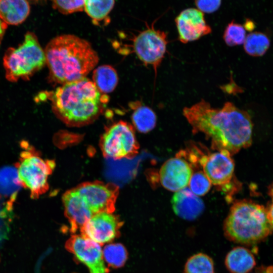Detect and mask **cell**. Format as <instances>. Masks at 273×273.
Returning a JSON list of instances; mask_svg holds the SVG:
<instances>
[{
    "instance_id": "d6986e66",
    "label": "cell",
    "mask_w": 273,
    "mask_h": 273,
    "mask_svg": "<svg viewBox=\"0 0 273 273\" xmlns=\"http://www.w3.org/2000/svg\"><path fill=\"white\" fill-rule=\"evenodd\" d=\"M93 81L102 94L113 91L118 82L116 70L109 65H103L94 69Z\"/></svg>"
},
{
    "instance_id": "52a82bcc",
    "label": "cell",
    "mask_w": 273,
    "mask_h": 273,
    "mask_svg": "<svg viewBox=\"0 0 273 273\" xmlns=\"http://www.w3.org/2000/svg\"><path fill=\"white\" fill-rule=\"evenodd\" d=\"M100 147L105 158L115 160L132 159L140 149L134 127L121 120L105 128L100 138Z\"/></svg>"
},
{
    "instance_id": "9c48e42d",
    "label": "cell",
    "mask_w": 273,
    "mask_h": 273,
    "mask_svg": "<svg viewBox=\"0 0 273 273\" xmlns=\"http://www.w3.org/2000/svg\"><path fill=\"white\" fill-rule=\"evenodd\" d=\"M74 188L94 214L114 212L119 192L116 185L95 180L82 183Z\"/></svg>"
},
{
    "instance_id": "f1b7e54d",
    "label": "cell",
    "mask_w": 273,
    "mask_h": 273,
    "mask_svg": "<svg viewBox=\"0 0 273 273\" xmlns=\"http://www.w3.org/2000/svg\"><path fill=\"white\" fill-rule=\"evenodd\" d=\"M268 194L270 201L266 208L267 216L273 230V182L268 187Z\"/></svg>"
},
{
    "instance_id": "277c9868",
    "label": "cell",
    "mask_w": 273,
    "mask_h": 273,
    "mask_svg": "<svg viewBox=\"0 0 273 273\" xmlns=\"http://www.w3.org/2000/svg\"><path fill=\"white\" fill-rule=\"evenodd\" d=\"M272 230L266 208L248 200L236 201L223 223L224 234L228 240L246 245L264 240Z\"/></svg>"
},
{
    "instance_id": "7a4b0ae2",
    "label": "cell",
    "mask_w": 273,
    "mask_h": 273,
    "mask_svg": "<svg viewBox=\"0 0 273 273\" xmlns=\"http://www.w3.org/2000/svg\"><path fill=\"white\" fill-rule=\"evenodd\" d=\"M53 112L66 125L81 127L94 122L108 101L86 77L67 83L47 94Z\"/></svg>"
},
{
    "instance_id": "ac0fdd59",
    "label": "cell",
    "mask_w": 273,
    "mask_h": 273,
    "mask_svg": "<svg viewBox=\"0 0 273 273\" xmlns=\"http://www.w3.org/2000/svg\"><path fill=\"white\" fill-rule=\"evenodd\" d=\"M29 12L30 6L27 0H0V19L6 24H21Z\"/></svg>"
},
{
    "instance_id": "7402d4cb",
    "label": "cell",
    "mask_w": 273,
    "mask_h": 273,
    "mask_svg": "<svg viewBox=\"0 0 273 273\" xmlns=\"http://www.w3.org/2000/svg\"><path fill=\"white\" fill-rule=\"evenodd\" d=\"M269 45V39L265 34L255 32L246 36L244 48L247 54L257 57L264 55Z\"/></svg>"
},
{
    "instance_id": "5b68a950",
    "label": "cell",
    "mask_w": 273,
    "mask_h": 273,
    "mask_svg": "<svg viewBox=\"0 0 273 273\" xmlns=\"http://www.w3.org/2000/svg\"><path fill=\"white\" fill-rule=\"evenodd\" d=\"M3 64L6 78L11 82L27 80L46 64L44 51L36 36L28 32L17 48H10L5 52Z\"/></svg>"
},
{
    "instance_id": "3957f363",
    "label": "cell",
    "mask_w": 273,
    "mask_h": 273,
    "mask_svg": "<svg viewBox=\"0 0 273 273\" xmlns=\"http://www.w3.org/2000/svg\"><path fill=\"white\" fill-rule=\"evenodd\" d=\"M44 51L49 80L54 84L62 85L86 77L99 60L88 41L73 34L53 38Z\"/></svg>"
},
{
    "instance_id": "f546056e",
    "label": "cell",
    "mask_w": 273,
    "mask_h": 273,
    "mask_svg": "<svg viewBox=\"0 0 273 273\" xmlns=\"http://www.w3.org/2000/svg\"><path fill=\"white\" fill-rule=\"evenodd\" d=\"M6 28L7 24H6L0 19V43Z\"/></svg>"
},
{
    "instance_id": "4fadbf2b",
    "label": "cell",
    "mask_w": 273,
    "mask_h": 273,
    "mask_svg": "<svg viewBox=\"0 0 273 273\" xmlns=\"http://www.w3.org/2000/svg\"><path fill=\"white\" fill-rule=\"evenodd\" d=\"M175 22L180 42L187 43L210 33V26L206 22L203 13L195 8L181 11Z\"/></svg>"
},
{
    "instance_id": "1f68e13d",
    "label": "cell",
    "mask_w": 273,
    "mask_h": 273,
    "mask_svg": "<svg viewBox=\"0 0 273 273\" xmlns=\"http://www.w3.org/2000/svg\"><path fill=\"white\" fill-rule=\"evenodd\" d=\"M264 273H273V266H269L265 269Z\"/></svg>"
},
{
    "instance_id": "7c38bea8",
    "label": "cell",
    "mask_w": 273,
    "mask_h": 273,
    "mask_svg": "<svg viewBox=\"0 0 273 273\" xmlns=\"http://www.w3.org/2000/svg\"><path fill=\"white\" fill-rule=\"evenodd\" d=\"M123 224L113 213L101 212L94 214L80 231L81 235L103 245L119 236Z\"/></svg>"
},
{
    "instance_id": "ffe728a7",
    "label": "cell",
    "mask_w": 273,
    "mask_h": 273,
    "mask_svg": "<svg viewBox=\"0 0 273 273\" xmlns=\"http://www.w3.org/2000/svg\"><path fill=\"white\" fill-rule=\"evenodd\" d=\"M134 111L131 119L133 127L139 132L147 133L154 128L157 117L154 111L138 101L134 104Z\"/></svg>"
},
{
    "instance_id": "cb8c5ba5",
    "label": "cell",
    "mask_w": 273,
    "mask_h": 273,
    "mask_svg": "<svg viewBox=\"0 0 273 273\" xmlns=\"http://www.w3.org/2000/svg\"><path fill=\"white\" fill-rule=\"evenodd\" d=\"M102 252L103 259L109 266L113 268L122 267L127 259L126 249L123 245L119 243L106 245Z\"/></svg>"
},
{
    "instance_id": "e0dca14e",
    "label": "cell",
    "mask_w": 273,
    "mask_h": 273,
    "mask_svg": "<svg viewBox=\"0 0 273 273\" xmlns=\"http://www.w3.org/2000/svg\"><path fill=\"white\" fill-rule=\"evenodd\" d=\"M225 265L231 273H248L256 264L251 252L243 247L233 248L226 255Z\"/></svg>"
},
{
    "instance_id": "44dd1931",
    "label": "cell",
    "mask_w": 273,
    "mask_h": 273,
    "mask_svg": "<svg viewBox=\"0 0 273 273\" xmlns=\"http://www.w3.org/2000/svg\"><path fill=\"white\" fill-rule=\"evenodd\" d=\"M115 0H84V10L96 25L108 19Z\"/></svg>"
},
{
    "instance_id": "8992f818",
    "label": "cell",
    "mask_w": 273,
    "mask_h": 273,
    "mask_svg": "<svg viewBox=\"0 0 273 273\" xmlns=\"http://www.w3.org/2000/svg\"><path fill=\"white\" fill-rule=\"evenodd\" d=\"M20 153L16 167L20 185L27 189L32 199H37L49 190V176L55 167L54 160L44 159L26 141L21 143Z\"/></svg>"
},
{
    "instance_id": "603a6c76",
    "label": "cell",
    "mask_w": 273,
    "mask_h": 273,
    "mask_svg": "<svg viewBox=\"0 0 273 273\" xmlns=\"http://www.w3.org/2000/svg\"><path fill=\"white\" fill-rule=\"evenodd\" d=\"M184 273H214L213 260L203 253L194 254L187 260Z\"/></svg>"
},
{
    "instance_id": "9a60e30c",
    "label": "cell",
    "mask_w": 273,
    "mask_h": 273,
    "mask_svg": "<svg viewBox=\"0 0 273 273\" xmlns=\"http://www.w3.org/2000/svg\"><path fill=\"white\" fill-rule=\"evenodd\" d=\"M64 214L70 224V232L75 233L80 230L94 215L80 194L72 188L62 196Z\"/></svg>"
},
{
    "instance_id": "83f0119b",
    "label": "cell",
    "mask_w": 273,
    "mask_h": 273,
    "mask_svg": "<svg viewBox=\"0 0 273 273\" xmlns=\"http://www.w3.org/2000/svg\"><path fill=\"white\" fill-rule=\"evenodd\" d=\"M221 0H195L198 9L202 13H212L220 6Z\"/></svg>"
},
{
    "instance_id": "30bf717a",
    "label": "cell",
    "mask_w": 273,
    "mask_h": 273,
    "mask_svg": "<svg viewBox=\"0 0 273 273\" xmlns=\"http://www.w3.org/2000/svg\"><path fill=\"white\" fill-rule=\"evenodd\" d=\"M65 248L86 265L90 273H108L100 244L81 235H73L66 242Z\"/></svg>"
},
{
    "instance_id": "5bb4252c",
    "label": "cell",
    "mask_w": 273,
    "mask_h": 273,
    "mask_svg": "<svg viewBox=\"0 0 273 273\" xmlns=\"http://www.w3.org/2000/svg\"><path fill=\"white\" fill-rule=\"evenodd\" d=\"M192 173L189 162L177 155L163 164L160 170V181L166 189L177 192L187 187Z\"/></svg>"
},
{
    "instance_id": "6da1fadb",
    "label": "cell",
    "mask_w": 273,
    "mask_h": 273,
    "mask_svg": "<svg viewBox=\"0 0 273 273\" xmlns=\"http://www.w3.org/2000/svg\"><path fill=\"white\" fill-rule=\"evenodd\" d=\"M194 133L202 132L212 148L233 155L252 143L253 124L248 113L230 102L215 108L204 99L183 110Z\"/></svg>"
},
{
    "instance_id": "ba28073f",
    "label": "cell",
    "mask_w": 273,
    "mask_h": 273,
    "mask_svg": "<svg viewBox=\"0 0 273 273\" xmlns=\"http://www.w3.org/2000/svg\"><path fill=\"white\" fill-rule=\"evenodd\" d=\"M167 33L148 27L136 35L133 40V49L138 58L146 66H151L155 75L166 52L168 44Z\"/></svg>"
},
{
    "instance_id": "d4e9b609",
    "label": "cell",
    "mask_w": 273,
    "mask_h": 273,
    "mask_svg": "<svg viewBox=\"0 0 273 273\" xmlns=\"http://www.w3.org/2000/svg\"><path fill=\"white\" fill-rule=\"evenodd\" d=\"M246 37V30L244 27L234 21H232L227 25L223 35L225 43L229 47L244 43Z\"/></svg>"
},
{
    "instance_id": "8fae6325",
    "label": "cell",
    "mask_w": 273,
    "mask_h": 273,
    "mask_svg": "<svg viewBox=\"0 0 273 273\" xmlns=\"http://www.w3.org/2000/svg\"><path fill=\"white\" fill-rule=\"evenodd\" d=\"M198 163L211 184L222 188L230 187L235 164L229 152L222 150L206 155L202 153Z\"/></svg>"
},
{
    "instance_id": "2e32d148",
    "label": "cell",
    "mask_w": 273,
    "mask_h": 273,
    "mask_svg": "<svg viewBox=\"0 0 273 273\" xmlns=\"http://www.w3.org/2000/svg\"><path fill=\"white\" fill-rule=\"evenodd\" d=\"M174 212L180 218L188 220L196 219L204 209V204L189 188L175 192L171 199Z\"/></svg>"
},
{
    "instance_id": "4316f807",
    "label": "cell",
    "mask_w": 273,
    "mask_h": 273,
    "mask_svg": "<svg viewBox=\"0 0 273 273\" xmlns=\"http://www.w3.org/2000/svg\"><path fill=\"white\" fill-rule=\"evenodd\" d=\"M53 7L64 14H71L84 10V0H51Z\"/></svg>"
},
{
    "instance_id": "4dcf8cb0",
    "label": "cell",
    "mask_w": 273,
    "mask_h": 273,
    "mask_svg": "<svg viewBox=\"0 0 273 273\" xmlns=\"http://www.w3.org/2000/svg\"><path fill=\"white\" fill-rule=\"evenodd\" d=\"M253 25V23L251 22L250 21H247L245 23V28L246 29L251 30L252 27H254Z\"/></svg>"
},
{
    "instance_id": "484cf974",
    "label": "cell",
    "mask_w": 273,
    "mask_h": 273,
    "mask_svg": "<svg viewBox=\"0 0 273 273\" xmlns=\"http://www.w3.org/2000/svg\"><path fill=\"white\" fill-rule=\"evenodd\" d=\"M189 184L190 190L198 196L205 195L211 186V181L203 171L192 173Z\"/></svg>"
}]
</instances>
